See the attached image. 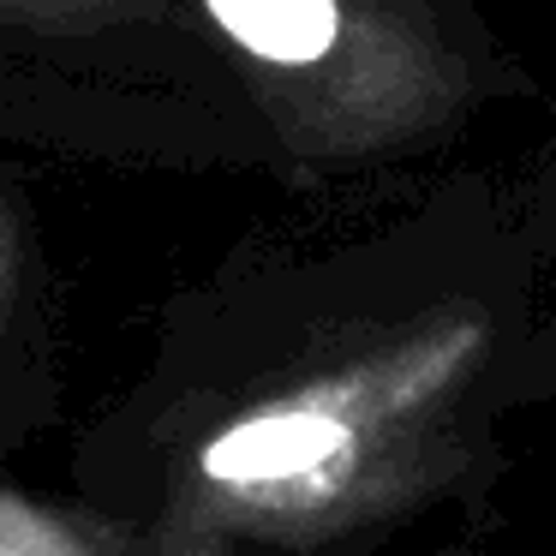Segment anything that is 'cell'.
<instances>
[{
    "mask_svg": "<svg viewBox=\"0 0 556 556\" xmlns=\"http://www.w3.org/2000/svg\"><path fill=\"white\" fill-rule=\"evenodd\" d=\"M491 359L484 312H437L353 359L252 401L192 448L150 556L329 532L425 479L431 443Z\"/></svg>",
    "mask_w": 556,
    "mask_h": 556,
    "instance_id": "obj_1",
    "label": "cell"
},
{
    "mask_svg": "<svg viewBox=\"0 0 556 556\" xmlns=\"http://www.w3.org/2000/svg\"><path fill=\"white\" fill-rule=\"evenodd\" d=\"M269 144L348 168L419 150L491 97L496 49L460 0H186Z\"/></svg>",
    "mask_w": 556,
    "mask_h": 556,
    "instance_id": "obj_2",
    "label": "cell"
},
{
    "mask_svg": "<svg viewBox=\"0 0 556 556\" xmlns=\"http://www.w3.org/2000/svg\"><path fill=\"white\" fill-rule=\"evenodd\" d=\"M0 138L132 144L144 156L269 144L186 0H0Z\"/></svg>",
    "mask_w": 556,
    "mask_h": 556,
    "instance_id": "obj_3",
    "label": "cell"
},
{
    "mask_svg": "<svg viewBox=\"0 0 556 556\" xmlns=\"http://www.w3.org/2000/svg\"><path fill=\"white\" fill-rule=\"evenodd\" d=\"M0 556H78V544L54 520H42L25 503L0 496Z\"/></svg>",
    "mask_w": 556,
    "mask_h": 556,
    "instance_id": "obj_4",
    "label": "cell"
},
{
    "mask_svg": "<svg viewBox=\"0 0 556 556\" xmlns=\"http://www.w3.org/2000/svg\"><path fill=\"white\" fill-rule=\"evenodd\" d=\"M0 264H7V228H0Z\"/></svg>",
    "mask_w": 556,
    "mask_h": 556,
    "instance_id": "obj_5",
    "label": "cell"
}]
</instances>
